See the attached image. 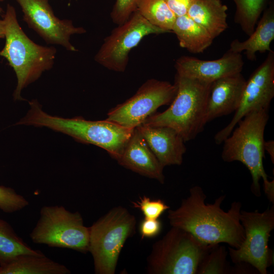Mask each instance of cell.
<instances>
[{
    "mask_svg": "<svg viewBox=\"0 0 274 274\" xmlns=\"http://www.w3.org/2000/svg\"><path fill=\"white\" fill-rule=\"evenodd\" d=\"M239 220L245 239L238 248H229L230 258L235 263H248L260 273L266 274L273 262V252L268 243L274 228V206L263 212L241 210Z\"/></svg>",
    "mask_w": 274,
    "mask_h": 274,
    "instance_id": "obj_9",
    "label": "cell"
},
{
    "mask_svg": "<svg viewBox=\"0 0 274 274\" xmlns=\"http://www.w3.org/2000/svg\"><path fill=\"white\" fill-rule=\"evenodd\" d=\"M244 65L241 53L228 49L222 57L213 60L182 56L177 59L175 66L179 75L212 83L220 78L241 73Z\"/></svg>",
    "mask_w": 274,
    "mask_h": 274,
    "instance_id": "obj_14",
    "label": "cell"
},
{
    "mask_svg": "<svg viewBox=\"0 0 274 274\" xmlns=\"http://www.w3.org/2000/svg\"><path fill=\"white\" fill-rule=\"evenodd\" d=\"M189 193L178 209L168 211L170 225L188 231L206 245L226 243L238 248L245 239L239 220L241 203L234 201L225 212L221 205L225 195L220 196L213 203L206 204L207 196L200 187H192Z\"/></svg>",
    "mask_w": 274,
    "mask_h": 274,
    "instance_id": "obj_1",
    "label": "cell"
},
{
    "mask_svg": "<svg viewBox=\"0 0 274 274\" xmlns=\"http://www.w3.org/2000/svg\"><path fill=\"white\" fill-rule=\"evenodd\" d=\"M23 12V19L48 44L60 45L70 51H77L70 42L71 37L86 32L68 19L57 17L49 0H16Z\"/></svg>",
    "mask_w": 274,
    "mask_h": 274,
    "instance_id": "obj_13",
    "label": "cell"
},
{
    "mask_svg": "<svg viewBox=\"0 0 274 274\" xmlns=\"http://www.w3.org/2000/svg\"><path fill=\"white\" fill-rule=\"evenodd\" d=\"M24 254H44L41 251L29 247L16 234L8 222L0 218V266Z\"/></svg>",
    "mask_w": 274,
    "mask_h": 274,
    "instance_id": "obj_22",
    "label": "cell"
},
{
    "mask_svg": "<svg viewBox=\"0 0 274 274\" xmlns=\"http://www.w3.org/2000/svg\"><path fill=\"white\" fill-rule=\"evenodd\" d=\"M40 215L29 234L33 243L88 252L89 228L84 225L79 212H72L62 206H45Z\"/></svg>",
    "mask_w": 274,
    "mask_h": 274,
    "instance_id": "obj_8",
    "label": "cell"
},
{
    "mask_svg": "<svg viewBox=\"0 0 274 274\" xmlns=\"http://www.w3.org/2000/svg\"><path fill=\"white\" fill-rule=\"evenodd\" d=\"M273 96L274 52L271 50L246 80L239 106L228 124L215 134L216 144H222L229 136L237 123L248 114L268 109Z\"/></svg>",
    "mask_w": 274,
    "mask_h": 274,
    "instance_id": "obj_12",
    "label": "cell"
},
{
    "mask_svg": "<svg viewBox=\"0 0 274 274\" xmlns=\"http://www.w3.org/2000/svg\"><path fill=\"white\" fill-rule=\"evenodd\" d=\"M169 9L177 17L187 15L193 0H164Z\"/></svg>",
    "mask_w": 274,
    "mask_h": 274,
    "instance_id": "obj_30",
    "label": "cell"
},
{
    "mask_svg": "<svg viewBox=\"0 0 274 274\" xmlns=\"http://www.w3.org/2000/svg\"><path fill=\"white\" fill-rule=\"evenodd\" d=\"M136 10L152 24L172 32L176 16L164 0H138Z\"/></svg>",
    "mask_w": 274,
    "mask_h": 274,
    "instance_id": "obj_23",
    "label": "cell"
},
{
    "mask_svg": "<svg viewBox=\"0 0 274 274\" xmlns=\"http://www.w3.org/2000/svg\"><path fill=\"white\" fill-rule=\"evenodd\" d=\"M5 26L3 19H0V39L5 38Z\"/></svg>",
    "mask_w": 274,
    "mask_h": 274,
    "instance_id": "obj_32",
    "label": "cell"
},
{
    "mask_svg": "<svg viewBox=\"0 0 274 274\" xmlns=\"http://www.w3.org/2000/svg\"><path fill=\"white\" fill-rule=\"evenodd\" d=\"M175 83L177 94L169 107L162 112L154 113L142 124L170 127L186 142L203 130L212 83L176 74Z\"/></svg>",
    "mask_w": 274,
    "mask_h": 274,
    "instance_id": "obj_5",
    "label": "cell"
},
{
    "mask_svg": "<svg viewBox=\"0 0 274 274\" xmlns=\"http://www.w3.org/2000/svg\"><path fill=\"white\" fill-rule=\"evenodd\" d=\"M268 118V109L246 115L223 141L221 157L225 162L239 161L247 167L252 176L251 191L256 196L261 194L259 181L262 179L264 191L273 203L274 182L268 180L263 164L264 134Z\"/></svg>",
    "mask_w": 274,
    "mask_h": 274,
    "instance_id": "obj_3",
    "label": "cell"
},
{
    "mask_svg": "<svg viewBox=\"0 0 274 274\" xmlns=\"http://www.w3.org/2000/svg\"><path fill=\"white\" fill-rule=\"evenodd\" d=\"M4 0H0V2H2V1H4Z\"/></svg>",
    "mask_w": 274,
    "mask_h": 274,
    "instance_id": "obj_34",
    "label": "cell"
},
{
    "mask_svg": "<svg viewBox=\"0 0 274 274\" xmlns=\"http://www.w3.org/2000/svg\"><path fill=\"white\" fill-rule=\"evenodd\" d=\"M70 273L71 271L66 266L44 254H20L7 264L0 266V274Z\"/></svg>",
    "mask_w": 274,
    "mask_h": 274,
    "instance_id": "obj_20",
    "label": "cell"
},
{
    "mask_svg": "<svg viewBox=\"0 0 274 274\" xmlns=\"http://www.w3.org/2000/svg\"><path fill=\"white\" fill-rule=\"evenodd\" d=\"M3 18L6 42L0 56L7 59L17 77L14 100H23L21 95L23 89L53 67L56 49L36 44L29 38L21 27L15 9L11 5L8 4Z\"/></svg>",
    "mask_w": 274,
    "mask_h": 274,
    "instance_id": "obj_4",
    "label": "cell"
},
{
    "mask_svg": "<svg viewBox=\"0 0 274 274\" xmlns=\"http://www.w3.org/2000/svg\"><path fill=\"white\" fill-rule=\"evenodd\" d=\"M4 13V11L3 8L0 6V15H3Z\"/></svg>",
    "mask_w": 274,
    "mask_h": 274,
    "instance_id": "obj_33",
    "label": "cell"
},
{
    "mask_svg": "<svg viewBox=\"0 0 274 274\" xmlns=\"http://www.w3.org/2000/svg\"><path fill=\"white\" fill-rule=\"evenodd\" d=\"M121 166L141 175L164 182L163 167L150 149L136 127L134 128L121 154L116 160Z\"/></svg>",
    "mask_w": 274,
    "mask_h": 274,
    "instance_id": "obj_17",
    "label": "cell"
},
{
    "mask_svg": "<svg viewBox=\"0 0 274 274\" xmlns=\"http://www.w3.org/2000/svg\"><path fill=\"white\" fill-rule=\"evenodd\" d=\"M246 83V80L241 73L212 82L207 107V123L237 110Z\"/></svg>",
    "mask_w": 274,
    "mask_h": 274,
    "instance_id": "obj_16",
    "label": "cell"
},
{
    "mask_svg": "<svg viewBox=\"0 0 274 274\" xmlns=\"http://www.w3.org/2000/svg\"><path fill=\"white\" fill-rule=\"evenodd\" d=\"M168 32L148 21L136 10L128 19L112 30L94 57L96 62L108 70L124 72L128 55L143 39L151 34Z\"/></svg>",
    "mask_w": 274,
    "mask_h": 274,
    "instance_id": "obj_10",
    "label": "cell"
},
{
    "mask_svg": "<svg viewBox=\"0 0 274 274\" xmlns=\"http://www.w3.org/2000/svg\"><path fill=\"white\" fill-rule=\"evenodd\" d=\"M137 1L116 0L110 15L112 21L117 25L126 21L136 10Z\"/></svg>",
    "mask_w": 274,
    "mask_h": 274,
    "instance_id": "obj_28",
    "label": "cell"
},
{
    "mask_svg": "<svg viewBox=\"0 0 274 274\" xmlns=\"http://www.w3.org/2000/svg\"><path fill=\"white\" fill-rule=\"evenodd\" d=\"M227 10L221 0H193L187 15L214 39L228 27Z\"/></svg>",
    "mask_w": 274,
    "mask_h": 274,
    "instance_id": "obj_19",
    "label": "cell"
},
{
    "mask_svg": "<svg viewBox=\"0 0 274 274\" xmlns=\"http://www.w3.org/2000/svg\"><path fill=\"white\" fill-rule=\"evenodd\" d=\"M264 149L269 154L272 162L274 163V141L270 140L265 141L264 143Z\"/></svg>",
    "mask_w": 274,
    "mask_h": 274,
    "instance_id": "obj_31",
    "label": "cell"
},
{
    "mask_svg": "<svg viewBox=\"0 0 274 274\" xmlns=\"http://www.w3.org/2000/svg\"><path fill=\"white\" fill-rule=\"evenodd\" d=\"M135 217L125 208L114 207L89 228L88 252L96 274H114L127 239L135 232Z\"/></svg>",
    "mask_w": 274,
    "mask_h": 274,
    "instance_id": "obj_6",
    "label": "cell"
},
{
    "mask_svg": "<svg viewBox=\"0 0 274 274\" xmlns=\"http://www.w3.org/2000/svg\"><path fill=\"white\" fill-rule=\"evenodd\" d=\"M253 32L246 40L241 42L232 41L229 50L236 53L245 51L247 58L251 61L256 60L257 52L270 51V45L274 39V4L270 1L268 7L263 12Z\"/></svg>",
    "mask_w": 274,
    "mask_h": 274,
    "instance_id": "obj_18",
    "label": "cell"
},
{
    "mask_svg": "<svg viewBox=\"0 0 274 274\" xmlns=\"http://www.w3.org/2000/svg\"><path fill=\"white\" fill-rule=\"evenodd\" d=\"M137 127L163 167L182 163L186 147L184 140L177 131L162 126L141 124Z\"/></svg>",
    "mask_w": 274,
    "mask_h": 274,
    "instance_id": "obj_15",
    "label": "cell"
},
{
    "mask_svg": "<svg viewBox=\"0 0 274 274\" xmlns=\"http://www.w3.org/2000/svg\"><path fill=\"white\" fill-rule=\"evenodd\" d=\"M236 7L234 22L249 36L254 30L268 0H232Z\"/></svg>",
    "mask_w": 274,
    "mask_h": 274,
    "instance_id": "obj_24",
    "label": "cell"
},
{
    "mask_svg": "<svg viewBox=\"0 0 274 274\" xmlns=\"http://www.w3.org/2000/svg\"><path fill=\"white\" fill-rule=\"evenodd\" d=\"M212 246L198 241L191 233L173 227L154 243L147 259L152 274H195Z\"/></svg>",
    "mask_w": 274,
    "mask_h": 274,
    "instance_id": "obj_7",
    "label": "cell"
},
{
    "mask_svg": "<svg viewBox=\"0 0 274 274\" xmlns=\"http://www.w3.org/2000/svg\"><path fill=\"white\" fill-rule=\"evenodd\" d=\"M226 252L219 244L212 246L202 259L197 273H223Z\"/></svg>",
    "mask_w": 274,
    "mask_h": 274,
    "instance_id": "obj_25",
    "label": "cell"
},
{
    "mask_svg": "<svg viewBox=\"0 0 274 274\" xmlns=\"http://www.w3.org/2000/svg\"><path fill=\"white\" fill-rule=\"evenodd\" d=\"M172 31L176 35L180 46L192 53H202L214 40L207 30L187 15L176 17Z\"/></svg>",
    "mask_w": 274,
    "mask_h": 274,
    "instance_id": "obj_21",
    "label": "cell"
},
{
    "mask_svg": "<svg viewBox=\"0 0 274 274\" xmlns=\"http://www.w3.org/2000/svg\"><path fill=\"white\" fill-rule=\"evenodd\" d=\"M177 91L175 83L149 79L133 96L111 109L106 119L133 129L155 113L158 108L170 104Z\"/></svg>",
    "mask_w": 274,
    "mask_h": 274,
    "instance_id": "obj_11",
    "label": "cell"
},
{
    "mask_svg": "<svg viewBox=\"0 0 274 274\" xmlns=\"http://www.w3.org/2000/svg\"><path fill=\"white\" fill-rule=\"evenodd\" d=\"M162 224L158 219L145 218L139 224V232L142 238H152L159 234Z\"/></svg>",
    "mask_w": 274,
    "mask_h": 274,
    "instance_id": "obj_29",
    "label": "cell"
},
{
    "mask_svg": "<svg viewBox=\"0 0 274 274\" xmlns=\"http://www.w3.org/2000/svg\"><path fill=\"white\" fill-rule=\"evenodd\" d=\"M29 204L28 201L12 188L0 186V210L7 213L19 211Z\"/></svg>",
    "mask_w": 274,
    "mask_h": 274,
    "instance_id": "obj_26",
    "label": "cell"
},
{
    "mask_svg": "<svg viewBox=\"0 0 274 274\" xmlns=\"http://www.w3.org/2000/svg\"><path fill=\"white\" fill-rule=\"evenodd\" d=\"M134 208L139 209L145 218L158 219L169 207L160 199H151L146 196L140 197L135 202H132Z\"/></svg>",
    "mask_w": 274,
    "mask_h": 274,
    "instance_id": "obj_27",
    "label": "cell"
},
{
    "mask_svg": "<svg viewBox=\"0 0 274 274\" xmlns=\"http://www.w3.org/2000/svg\"><path fill=\"white\" fill-rule=\"evenodd\" d=\"M26 115L16 125L46 127L68 135L77 141L90 144L106 150L117 160L129 140L133 129L106 119L87 120L81 117L64 118L45 112L37 100L29 101Z\"/></svg>",
    "mask_w": 274,
    "mask_h": 274,
    "instance_id": "obj_2",
    "label": "cell"
}]
</instances>
